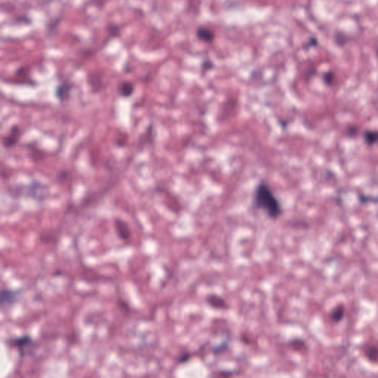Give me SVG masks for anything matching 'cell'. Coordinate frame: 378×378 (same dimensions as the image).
<instances>
[{"label":"cell","instance_id":"1","mask_svg":"<svg viewBox=\"0 0 378 378\" xmlns=\"http://www.w3.org/2000/svg\"><path fill=\"white\" fill-rule=\"evenodd\" d=\"M253 204L256 209L264 211L270 219H279L283 214L280 201L264 181L260 182L255 188Z\"/></svg>","mask_w":378,"mask_h":378},{"label":"cell","instance_id":"2","mask_svg":"<svg viewBox=\"0 0 378 378\" xmlns=\"http://www.w3.org/2000/svg\"><path fill=\"white\" fill-rule=\"evenodd\" d=\"M8 192L14 198L26 196L43 201L48 195V187L35 181L28 185H13L8 188Z\"/></svg>","mask_w":378,"mask_h":378},{"label":"cell","instance_id":"3","mask_svg":"<svg viewBox=\"0 0 378 378\" xmlns=\"http://www.w3.org/2000/svg\"><path fill=\"white\" fill-rule=\"evenodd\" d=\"M10 344L17 348L20 358L34 355L35 343L31 337L28 335H22L11 339Z\"/></svg>","mask_w":378,"mask_h":378},{"label":"cell","instance_id":"4","mask_svg":"<svg viewBox=\"0 0 378 378\" xmlns=\"http://www.w3.org/2000/svg\"><path fill=\"white\" fill-rule=\"evenodd\" d=\"M22 129L18 125H14L10 129V132L7 135L3 137L2 143L6 148H11L15 146L19 142L20 137L22 136Z\"/></svg>","mask_w":378,"mask_h":378},{"label":"cell","instance_id":"5","mask_svg":"<svg viewBox=\"0 0 378 378\" xmlns=\"http://www.w3.org/2000/svg\"><path fill=\"white\" fill-rule=\"evenodd\" d=\"M20 295L19 290H14L10 288H3L0 293V303L2 308L10 307L14 305L18 301Z\"/></svg>","mask_w":378,"mask_h":378},{"label":"cell","instance_id":"6","mask_svg":"<svg viewBox=\"0 0 378 378\" xmlns=\"http://www.w3.org/2000/svg\"><path fill=\"white\" fill-rule=\"evenodd\" d=\"M73 87V84L72 82H69V81L65 80L61 82L58 85L57 88L56 90V95L58 99L61 102L68 101L69 98H70L71 91H72Z\"/></svg>","mask_w":378,"mask_h":378},{"label":"cell","instance_id":"7","mask_svg":"<svg viewBox=\"0 0 378 378\" xmlns=\"http://www.w3.org/2000/svg\"><path fill=\"white\" fill-rule=\"evenodd\" d=\"M135 91V85L129 81H124L119 85L118 92L123 98H129Z\"/></svg>","mask_w":378,"mask_h":378},{"label":"cell","instance_id":"8","mask_svg":"<svg viewBox=\"0 0 378 378\" xmlns=\"http://www.w3.org/2000/svg\"><path fill=\"white\" fill-rule=\"evenodd\" d=\"M209 301L210 304H211L213 307H216V308H217V307H220V308L222 307H222L225 306L224 302L217 296H211V298H210Z\"/></svg>","mask_w":378,"mask_h":378},{"label":"cell","instance_id":"9","mask_svg":"<svg viewBox=\"0 0 378 378\" xmlns=\"http://www.w3.org/2000/svg\"><path fill=\"white\" fill-rule=\"evenodd\" d=\"M67 176H68V172L67 171H61V172L57 174L56 179H57L58 181L65 180L67 179Z\"/></svg>","mask_w":378,"mask_h":378}]
</instances>
